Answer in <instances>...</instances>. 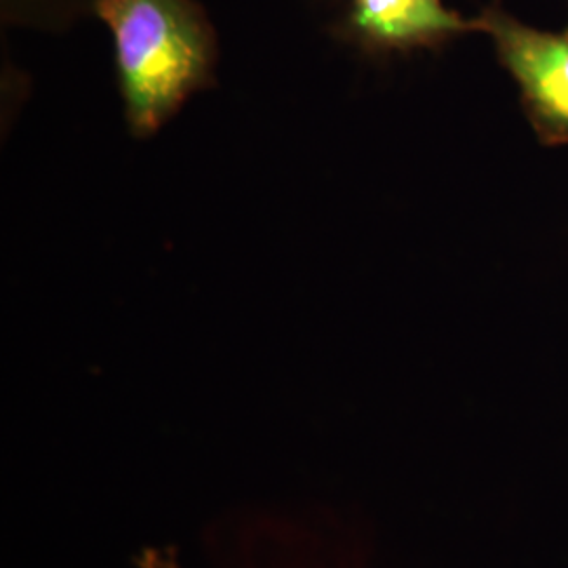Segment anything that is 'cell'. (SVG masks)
<instances>
[{"label":"cell","mask_w":568,"mask_h":568,"mask_svg":"<svg viewBox=\"0 0 568 568\" xmlns=\"http://www.w3.org/2000/svg\"><path fill=\"white\" fill-rule=\"evenodd\" d=\"M114 39L124 116L148 138L213 82L217 37L196 0H93Z\"/></svg>","instance_id":"cell-1"},{"label":"cell","mask_w":568,"mask_h":568,"mask_svg":"<svg viewBox=\"0 0 568 568\" xmlns=\"http://www.w3.org/2000/svg\"><path fill=\"white\" fill-rule=\"evenodd\" d=\"M478 32L495 44L499 63L520 87V98L539 142L568 143V28L535 30L490 4L478 18Z\"/></svg>","instance_id":"cell-2"},{"label":"cell","mask_w":568,"mask_h":568,"mask_svg":"<svg viewBox=\"0 0 568 568\" xmlns=\"http://www.w3.org/2000/svg\"><path fill=\"white\" fill-rule=\"evenodd\" d=\"M333 32L366 55L384 58L440 49L462 34L478 32V23L462 18L443 0H352Z\"/></svg>","instance_id":"cell-3"}]
</instances>
